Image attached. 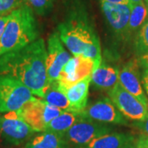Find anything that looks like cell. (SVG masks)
<instances>
[{"label": "cell", "instance_id": "44dd1931", "mask_svg": "<svg viewBox=\"0 0 148 148\" xmlns=\"http://www.w3.org/2000/svg\"><path fill=\"white\" fill-rule=\"evenodd\" d=\"M134 49L138 56L148 53V18L134 38Z\"/></svg>", "mask_w": 148, "mask_h": 148}, {"label": "cell", "instance_id": "9c48e42d", "mask_svg": "<svg viewBox=\"0 0 148 148\" xmlns=\"http://www.w3.org/2000/svg\"><path fill=\"white\" fill-rule=\"evenodd\" d=\"M110 99L127 119L142 121L148 114V106H145L119 83L108 90Z\"/></svg>", "mask_w": 148, "mask_h": 148}, {"label": "cell", "instance_id": "9a60e30c", "mask_svg": "<svg viewBox=\"0 0 148 148\" xmlns=\"http://www.w3.org/2000/svg\"><path fill=\"white\" fill-rule=\"evenodd\" d=\"M134 145V137L129 133L110 132L92 140L80 148H127Z\"/></svg>", "mask_w": 148, "mask_h": 148}, {"label": "cell", "instance_id": "8992f818", "mask_svg": "<svg viewBox=\"0 0 148 148\" xmlns=\"http://www.w3.org/2000/svg\"><path fill=\"white\" fill-rule=\"evenodd\" d=\"M113 127L107 123L91 121L79 118V119L64 134L70 148H80L92 140L112 132Z\"/></svg>", "mask_w": 148, "mask_h": 148}, {"label": "cell", "instance_id": "e0dca14e", "mask_svg": "<svg viewBox=\"0 0 148 148\" xmlns=\"http://www.w3.org/2000/svg\"><path fill=\"white\" fill-rule=\"evenodd\" d=\"M25 148H70L64 136L54 132H44L30 139Z\"/></svg>", "mask_w": 148, "mask_h": 148}, {"label": "cell", "instance_id": "7c38bea8", "mask_svg": "<svg viewBox=\"0 0 148 148\" xmlns=\"http://www.w3.org/2000/svg\"><path fill=\"white\" fill-rule=\"evenodd\" d=\"M71 58V53L64 46L58 32H53L49 37L47 45L46 67L49 86L57 82L62 69Z\"/></svg>", "mask_w": 148, "mask_h": 148}, {"label": "cell", "instance_id": "ffe728a7", "mask_svg": "<svg viewBox=\"0 0 148 148\" xmlns=\"http://www.w3.org/2000/svg\"><path fill=\"white\" fill-rule=\"evenodd\" d=\"M42 100L63 111H70V104L67 95L55 85L50 84L48 86Z\"/></svg>", "mask_w": 148, "mask_h": 148}, {"label": "cell", "instance_id": "f546056e", "mask_svg": "<svg viewBox=\"0 0 148 148\" xmlns=\"http://www.w3.org/2000/svg\"><path fill=\"white\" fill-rule=\"evenodd\" d=\"M128 1H129V3H130V5H132V4H136V3H138L143 2V0H128Z\"/></svg>", "mask_w": 148, "mask_h": 148}, {"label": "cell", "instance_id": "ba28073f", "mask_svg": "<svg viewBox=\"0 0 148 148\" xmlns=\"http://www.w3.org/2000/svg\"><path fill=\"white\" fill-rule=\"evenodd\" d=\"M95 69L96 66L93 60L83 55H75L65 64L57 82L52 84L65 93L73 85L91 76Z\"/></svg>", "mask_w": 148, "mask_h": 148}, {"label": "cell", "instance_id": "7a4b0ae2", "mask_svg": "<svg viewBox=\"0 0 148 148\" xmlns=\"http://www.w3.org/2000/svg\"><path fill=\"white\" fill-rule=\"evenodd\" d=\"M60 40L73 56L83 55L95 62L96 69L101 64L99 37L83 8L76 7L66 20L58 27Z\"/></svg>", "mask_w": 148, "mask_h": 148}, {"label": "cell", "instance_id": "603a6c76", "mask_svg": "<svg viewBox=\"0 0 148 148\" xmlns=\"http://www.w3.org/2000/svg\"><path fill=\"white\" fill-rule=\"evenodd\" d=\"M25 4L24 0H0V17L9 15Z\"/></svg>", "mask_w": 148, "mask_h": 148}, {"label": "cell", "instance_id": "2e32d148", "mask_svg": "<svg viewBox=\"0 0 148 148\" xmlns=\"http://www.w3.org/2000/svg\"><path fill=\"white\" fill-rule=\"evenodd\" d=\"M119 71L116 67L101 64L91 74V82L101 90H111L119 83Z\"/></svg>", "mask_w": 148, "mask_h": 148}, {"label": "cell", "instance_id": "4316f807", "mask_svg": "<svg viewBox=\"0 0 148 148\" xmlns=\"http://www.w3.org/2000/svg\"><path fill=\"white\" fill-rule=\"evenodd\" d=\"M142 82H143L144 88L147 91V94L148 95V69H146L144 70L142 77Z\"/></svg>", "mask_w": 148, "mask_h": 148}, {"label": "cell", "instance_id": "5bb4252c", "mask_svg": "<svg viewBox=\"0 0 148 148\" xmlns=\"http://www.w3.org/2000/svg\"><path fill=\"white\" fill-rule=\"evenodd\" d=\"M91 76L80 81L66 90L65 94L70 104V111L81 113L87 106Z\"/></svg>", "mask_w": 148, "mask_h": 148}, {"label": "cell", "instance_id": "83f0119b", "mask_svg": "<svg viewBox=\"0 0 148 148\" xmlns=\"http://www.w3.org/2000/svg\"><path fill=\"white\" fill-rule=\"evenodd\" d=\"M138 63L143 69H148V53L141 56L138 60Z\"/></svg>", "mask_w": 148, "mask_h": 148}, {"label": "cell", "instance_id": "d6986e66", "mask_svg": "<svg viewBox=\"0 0 148 148\" xmlns=\"http://www.w3.org/2000/svg\"><path fill=\"white\" fill-rule=\"evenodd\" d=\"M148 18L147 7L144 1L131 5V12L128 21V39L136 36Z\"/></svg>", "mask_w": 148, "mask_h": 148}, {"label": "cell", "instance_id": "d4e9b609", "mask_svg": "<svg viewBox=\"0 0 148 148\" xmlns=\"http://www.w3.org/2000/svg\"><path fill=\"white\" fill-rule=\"evenodd\" d=\"M135 148H148V136H140L135 145Z\"/></svg>", "mask_w": 148, "mask_h": 148}, {"label": "cell", "instance_id": "ac0fdd59", "mask_svg": "<svg viewBox=\"0 0 148 148\" xmlns=\"http://www.w3.org/2000/svg\"><path fill=\"white\" fill-rule=\"evenodd\" d=\"M79 113L73 111H63L49 123L45 132H54L64 136L70 127L79 119Z\"/></svg>", "mask_w": 148, "mask_h": 148}, {"label": "cell", "instance_id": "f1b7e54d", "mask_svg": "<svg viewBox=\"0 0 148 148\" xmlns=\"http://www.w3.org/2000/svg\"><path fill=\"white\" fill-rule=\"evenodd\" d=\"M108 3H120V4H129V1L128 0H103Z\"/></svg>", "mask_w": 148, "mask_h": 148}, {"label": "cell", "instance_id": "5b68a950", "mask_svg": "<svg viewBox=\"0 0 148 148\" xmlns=\"http://www.w3.org/2000/svg\"><path fill=\"white\" fill-rule=\"evenodd\" d=\"M36 132L18 110L0 114V138L6 143L21 145L29 141Z\"/></svg>", "mask_w": 148, "mask_h": 148}, {"label": "cell", "instance_id": "4fadbf2b", "mask_svg": "<svg viewBox=\"0 0 148 148\" xmlns=\"http://www.w3.org/2000/svg\"><path fill=\"white\" fill-rule=\"evenodd\" d=\"M139 63L132 60L125 64L119 71V83L133 95L145 106H148V100L144 94L139 77Z\"/></svg>", "mask_w": 148, "mask_h": 148}, {"label": "cell", "instance_id": "30bf717a", "mask_svg": "<svg viewBox=\"0 0 148 148\" xmlns=\"http://www.w3.org/2000/svg\"><path fill=\"white\" fill-rule=\"evenodd\" d=\"M100 1L103 16L113 35L120 40H125L128 39V21L131 5Z\"/></svg>", "mask_w": 148, "mask_h": 148}, {"label": "cell", "instance_id": "d6a6232c", "mask_svg": "<svg viewBox=\"0 0 148 148\" xmlns=\"http://www.w3.org/2000/svg\"><path fill=\"white\" fill-rule=\"evenodd\" d=\"M147 4H148V3H147ZM147 9H148V8H147Z\"/></svg>", "mask_w": 148, "mask_h": 148}, {"label": "cell", "instance_id": "3957f363", "mask_svg": "<svg viewBox=\"0 0 148 148\" xmlns=\"http://www.w3.org/2000/svg\"><path fill=\"white\" fill-rule=\"evenodd\" d=\"M39 30L34 12L27 4L9 14L0 40V56L12 52L36 41Z\"/></svg>", "mask_w": 148, "mask_h": 148}, {"label": "cell", "instance_id": "7402d4cb", "mask_svg": "<svg viewBox=\"0 0 148 148\" xmlns=\"http://www.w3.org/2000/svg\"><path fill=\"white\" fill-rule=\"evenodd\" d=\"M25 3L39 16H45L51 11L53 0H24Z\"/></svg>", "mask_w": 148, "mask_h": 148}, {"label": "cell", "instance_id": "4dcf8cb0", "mask_svg": "<svg viewBox=\"0 0 148 148\" xmlns=\"http://www.w3.org/2000/svg\"><path fill=\"white\" fill-rule=\"evenodd\" d=\"M127 148H135V145H132V146H130V147H128Z\"/></svg>", "mask_w": 148, "mask_h": 148}, {"label": "cell", "instance_id": "6da1fadb", "mask_svg": "<svg viewBox=\"0 0 148 148\" xmlns=\"http://www.w3.org/2000/svg\"><path fill=\"white\" fill-rule=\"evenodd\" d=\"M47 49L40 38L32 44L0 56V74L20 81L33 95L43 98L48 83Z\"/></svg>", "mask_w": 148, "mask_h": 148}, {"label": "cell", "instance_id": "1f68e13d", "mask_svg": "<svg viewBox=\"0 0 148 148\" xmlns=\"http://www.w3.org/2000/svg\"><path fill=\"white\" fill-rule=\"evenodd\" d=\"M146 1H147V3H148V0H146Z\"/></svg>", "mask_w": 148, "mask_h": 148}, {"label": "cell", "instance_id": "277c9868", "mask_svg": "<svg viewBox=\"0 0 148 148\" xmlns=\"http://www.w3.org/2000/svg\"><path fill=\"white\" fill-rule=\"evenodd\" d=\"M33 98L32 90L20 81L0 74V114L19 110Z\"/></svg>", "mask_w": 148, "mask_h": 148}, {"label": "cell", "instance_id": "484cf974", "mask_svg": "<svg viewBox=\"0 0 148 148\" xmlns=\"http://www.w3.org/2000/svg\"><path fill=\"white\" fill-rule=\"evenodd\" d=\"M8 17H9V15L0 17V40H1L2 36H3V33L4 28L6 27V24L8 22Z\"/></svg>", "mask_w": 148, "mask_h": 148}, {"label": "cell", "instance_id": "8fae6325", "mask_svg": "<svg viewBox=\"0 0 148 148\" xmlns=\"http://www.w3.org/2000/svg\"><path fill=\"white\" fill-rule=\"evenodd\" d=\"M80 118L83 119L99 122L103 123L127 124L126 118L118 110L115 105L110 98L103 97L92 104L87 105L79 114Z\"/></svg>", "mask_w": 148, "mask_h": 148}, {"label": "cell", "instance_id": "52a82bcc", "mask_svg": "<svg viewBox=\"0 0 148 148\" xmlns=\"http://www.w3.org/2000/svg\"><path fill=\"white\" fill-rule=\"evenodd\" d=\"M18 111L22 119L36 132H45L49 123L63 112L57 107L35 97Z\"/></svg>", "mask_w": 148, "mask_h": 148}, {"label": "cell", "instance_id": "cb8c5ba5", "mask_svg": "<svg viewBox=\"0 0 148 148\" xmlns=\"http://www.w3.org/2000/svg\"><path fill=\"white\" fill-rule=\"evenodd\" d=\"M134 125L137 127H138L140 130H142L145 133V135L148 136V114L142 121L136 122L134 123Z\"/></svg>", "mask_w": 148, "mask_h": 148}]
</instances>
